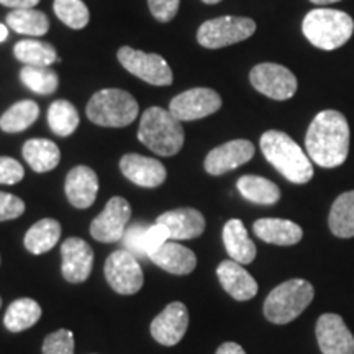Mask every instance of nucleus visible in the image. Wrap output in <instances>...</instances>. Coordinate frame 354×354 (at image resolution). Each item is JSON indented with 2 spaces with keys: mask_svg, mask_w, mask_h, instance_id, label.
Returning <instances> with one entry per match:
<instances>
[{
  "mask_svg": "<svg viewBox=\"0 0 354 354\" xmlns=\"http://www.w3.org/2000/svg\"><path fill=\"white\" fill-rule=\"evenodd\" d=\"M305 149L313 162L326 169L342 166L349 151V125L336 110H323L310 123Z\"/></svg>",
  "mask_w": 354,
  "mask_h": 354,
  "instance_id": "f257e3e1",
  "label": "nucleus"
},
{
  "mask_svg": "<svg viewBox=\"0 0 354 354\" xmlns=\"http://www.w3.org/2000/svg\"><path fill=\"white\" fill-rule=\"evenodd\" d=\"M261 151L276 169L294 184H307L313 177L312 159L287 133L269 130L261 136Z\"/></svg>",
  "mask_w": 354,
  "mask_h": 354,
  "instance_id": "f03ea898",
  "label": "nucleus"
},
{
  "mask_svg": "<svg viewBox=\"0 0 354 354\" xmlns=\"http://www.w3.org/2000/svg\"><path fill=\"white\" fill-rule=\"evenodd\" d=\"M138 140L159 156H174L183 149L184 128L169 110L149 107L141 115Z\"/></svg>",
  "mask_w": 354,
  "mask_h": 354,
  "instance_id": "7ed1b4c3",
  "label": "nucleus"
},
{
  "mask_svg": "<svg viewBox=\"0 0 354 354\" xmlns=\"http://www.w3.org/2000/svg\"><path fill=\"white\" fill-rule=\"evenodd\" d=\"M305 38L313 46L333 51L343 46L354 33V21L346 12L333 8H315L305 15L302 24Z\"/></svg>",
  "mask_w": 354,
  "mask_h": 354,
  "instance_id": "20e7f679",
  "label": "nucleus"
},
{
  "mask_svg": "<svg viewBox=\"0 0 354 354\" xmlns=\"http://www.w3.org/2000/svg\"><path fill=\"white\" fill-rule=\"evenodd\" d=\"M140 107L130 92L122 88H104L87 104L88 120L99 127L122 128L131 125L138 117Z\"/></svg>",
  "mask_w": 354,
  "mask_h": 354,
  "instance_id": "39448f33",
  "label": "nucleus"
},
{
  "mask_svg": "<svg viewBox=\"0 0 354 354\" xmlns=\"http://www.w3.org/2000/svg\"><path fill=\"white\" fill-rule=\"evenodd\" d=\"M313 286L304 279H290L277 286L264 302V315L276 325H286L295 320L312 304Z\"/></svg>",
  "mask_w": 354,
  "mask_h": 354,
  "instance_id": "423d86ee",
  "label": "nucleus"
},
{
  "mask_svg": "<svg viewBox=\"0 0 354 354\" xmlns=\"http://www.w3.org/2000/svg\"><path fill=\"white\" fill-rule=\"evenodd\" d=\"M254 32V20L246 19V17H218L201 25L197 32V41L203 48L218 50V48L245 41Z\"/></svg>",
  "mask_w": 354,
  "mask_h": 354,
  "instance_id": "0eeeda50",
  "label": "nucleus"
},
{
  "mask_svg": "<svg viewBox=\"0 0 354 354\" xmlns=\"http://www.w3.org/2000/svg\"><path fill=\"white\" fill-rule=\"evenodd\" d=\"M118 61L133 76L151 86H171L172 71L162 56L123 46L117 53Z\"/></svg>",
  "mask_w": 354,
  "mask_h": 354,
  "instance_id": "6e6552de",
  "label": "nucleus"
},
{
  "mask_svg": "<svg viewBox=\"0 0 354 354\" xmlns=\"http://www.w3.org/2000/svg\"><path fill=\"white\" fill-rule=\"evenodd\" d=\"M105 279L122 295H133L143 287V269L138 258L128 250H118L105 261Z\"/></svg>",
  "mask_w": 354,
  "mask_h": 354,
  "instance_id": "1a4fd4ad",
  "label": "nucleus"
},
{
  "mask_svg": "<svg viewBox=\"0 0 354 354\" xmlns=\"http://www.w3.org/2000/svg\"><path fill=\"white\" fill-rule=\"evenodd\" d=\"M250 81L256 91L274 100H287L297 92V77L290 69L276 63L254 66Z\"/></svg>",
  "mask_w": 354,
  "mask_h": 354,
  "instance_id": "9d476101",
  "label": "nucleus"
},
{
  "mask_svg": "<svg viewBox=\"0 0 354 354\" xmlns=\"http://www.w3.org/2000/svg\"><path fill=\"white\" fill-rule=\"evenodd\" d=\"M221 97L214 88L197 87L176 95L169 104V112L179 122H192L218 112Z\"/></svg>",
  "mask_w": 354,
  "mask_h": 354,
  "instance_id": "9b49d317",
  "label": "nucleus"
},
{
  "mask_svg": "<svg viewBox=\"0 0 354 354\" xmlns=\"http://www.w3.org/2000/svg\"><path fill=\"white\" fill-rule=\"evenodd\" d=\"M131 207L123 197H112L104 212L91 223L92 238L102 243H117L123 240L127 223L130 221Z\"/></svg>",
  "mask_w": 354,
  "mask_h": 354,
  "instance_id": "f8f14e48",
  "label": "nucleus"
},
{
  "mask_svg": "<svg viewBox=\"0 0 354 354\" xmlns=\"http://www.w3.org/2000/svg\"><path fill=\"white\" fill-rule=\"evenodd\" d=\"M315 333L323 354H354V336L336 313H323L317 322Z\"/></svg>",
  "mask_w": 354,
  "mask_h": 354,
  "instance_id": "ddd939ff",
  "label": "nucleus"
},
{
  "mask_svg": "<svg viewBox=\"0 0 354 354\" xmlns=\"http://www.w3.org/2000/svg\"><path fill=\"white\" fill-rule=\"evenodd\" d=\"M254 156V145L248 140H233L212 149L205 158V171L212 176H221L236 169Z\"/></svg>",
  "mask_w": 354,
  "mask_h": 354,
  "instance_id": "4468645a",
  "label": "nucleus"
},
{
  "mask_svg": "<svg viewBox=\"0 0 354 354\" xmlns=\"http://www.w3.org/2000/svg\"><path fill=\"white\" fill-rule=\"evenodd\" d=\"M189 326V312L183 302H172L151 323V335L159 344L174 346L184 338Z\"/></svg>",
  "mask_w": 354,
  "mask_h": 354,
  "instance_id": "2eb2a0df",
  "label": "nucleus"
},
{
  "mask_svg": "<svg viewBox=\"0 0 354 354\" xmlns=\"http://www.w3.org/2000/svg\"><path fill=\"white\" fill-rule=\"evenodd\" d=\"M63 276L71 284H81L91 276L94 266V251L81 238H69L61 246Z\"/></svg>",
  "mask_w": 354,
  "mask_h": 354,
  "instance_id": "dca6fc26",
  "label": "nucleus"
},
{
  "mask_svg": "<svg viewBox=\"0 0 354 354\" xmlns=\"http://www.w3.org/2000/svg\"><path fill=\"white\" fill-rule=\"evenodd\" d=\"M120 169L123 176L140 187H158L166 180L167 172L161 161L141 154H125L120 159Z\"/></svg>",
  "mask_w": 354,
  "mask_h": 354,
  "instance_id": "f3484780",
  "label": "nucleus"
},
{
  "mask_svg": "<svg viewBox=\"0 0 354 354\" xmlns=\"http://www.w3.org/2000/svg\"><path fill=\"white\" fill-rule=\"evenodd\" d=\"M156 223L165 225L169 232V240H192L205 232V218L196 209H177L159 215Z\"/></svg>",
  "mask_w": 354,
  "mask_h": 354,
  "instance_id": "a211bd4d",
  "label": "nucleus"
},
{
  "mask_svg": "<svg viewBox=\"0 0 354 354\" xmlns=\"http://www.w3.org/2000/svg\"><path fill=\"white\" fill-rule=\"evenodd\" d=\"M64 190L71 205H74L76 209H88L97 198L99 179L91 167L76 166L66 177Z\"/></svg>",
  "mask_w": 354,
  "mask_h": 354,
  "instance_id": "6ab92c4d",
  "label": "nucleus"
},
{
  "mask_svg": "<svg viewBox=\"0 0 354 354\" xmlns=\"http://www.w3.org/2000/svg\"><path fill=\"white\" fill-rule=\"evenodd\" d=\"M216 276H218V281L223 286V289L234 300L245 302V300L253 299L258 294V282L236 261H223L216 269Z\"/></svg>",
  "mask_w": 354,
  "mask_h": 354,
  "instance_id": "aec40b11",
  "label": "nucleus"
},
{
  "mask_svg": "<svg viewBox=\"0 0 354 354\" xmlns=\"http://www.w3.org/2000/svg\"><path fill=\"white\" fill-rule=\"evenodd\" d=\"M154 264L176 276H185L196 269L197 258L192 250L176 241H166L159 250L148 256Z\"/></svg>",
  "mask_w": 354,
  "mask_h": 354,
  "instance_id": "412c9836",
  "label": "nucleus"
},
{
  "mask_svg": "<svg viewBox=\"0 0 354 354\" xmlns=\"http://www.w3.org/2000/svg\"><path fill=\"white\" fill-rule=\"evenodd\" d=\"M256 236L266 243L279 246L297 245L302 240L304 230L297 223L282 218H261L253 225Z\"/></svg>",
  "mask_w": 354,
  "mask_h": 354,
  "instance_id": "4be33fe9",
  "label": "nucleus"
},
{
  "mask_svg": "<svg viewBox=\"0 0 354 354\" xmlns=\"http://www.w3.org/2000/svg\"><path fill=\"white\" fill-rule=\"evenodd\" d=\"M223 245L230 258L240 264H250L256 258V246L248 236V232L241 220L233 218L223 227Z\"/></svg>",
  "mask_w": 354,
  "mask_h": 354,
  "instance_id": "5701e85b",
  "label": "nucleus"
},
{
  "mask_svg": "<svg viewBox=\"0 0 354 354\" xmlns=\"http://www.w3.org/2000/svg\"><path fill=\"white\" fill-rule=\"evenodd\" d=\"M24 158L35 172H48L59 165L61 151L51 140L35 138L24 145Z\"/></svg>",
  "mask_w": 354,
  "mask_h": 354,
  "instance_id": "b1692460",
  "label": "nucleus"
},
{
  "mask_svg": "<svg viewBox=\"0 0 354 354\" xmlns=\"http://www.w3.org/2000/svg\"><path fill=\"white\" fill-rule=\"evenodd\" d=\"M61 238V225L55 218L37 221L25 234V248L33 254H43L53 250Z\"/></svg>",
  "mask_w": 354,
  "mask_h": 354,
  "instance_id": "393cba45",
  "label": "nucleus"
},
{
  "mask_svg": "<svg viewBox=\"0 0 354 354\" xmlns=\"http://www.w3.org/2000/svg\"><path fill=\"white\" fill-rule=\"evenodd\" d=\"M236 187L246 201L258 203V205H274L281 198V190L277 185L259 176L240 177Z\"/></svg>",
  "mask_w": 354,
  "mask_h": 354,
  "instance_id": "a878e982",
  "label": "nucleus"
},
{
  "mask_svg": "<svg viewBox=\"0 0 354 354\" xmlns=\"http://www.w3.org/2000/svg\"><path fill=\"white\" fill-rule=\"evenodd\" d=\"M328 225L335 236H354V190L342 194L333 202L328 216Z\"/></svg>",
  "mask_w": 354,
  "mask_h": 354,
  "instance_id": "bb28decb",
  "label": "nucleus"
},
{
  "mask_svg": "<svg viewBox=\"0 0 354 354\" xmlns=\"http://www.w3.org/2000/svg\"><path fill=\"white\" fill-rule=\"evenodd\" d=\"M41 317V307L33 299H19L8 305L3 325L12 333L32 328Z\"/></svg>",
  "mask_w": 354,
  "mask_h": 354,
  "instance_id": "cd10ccee",
  "label": "nucleus"
},
{
  "mask_svg": "<svg viewBox=\"0 0 354 354\" xmlns=\"http://www.w3.org/2000/svg\"><path fill=\"white\" fill-rule=\"evenodd\" d=\"M7 25L13 32L26 37H43L50 30V20L37 8H21L7 15Z\"/></svg>",
  "mask_w": 354,
  "mask_h": 354,
  "instance_id": "c85d7f7f",
  "label": "nucleus"
},
{
  "mask_svg": "<svg viewBox=\"0 0 354 354\" xmlns=\"http://www.w3.org/2000/svg\"><path fill=\"white\" fill-rule=\"evenodd\" d=\"M39 107L33 100H21L13 104L0 117V128L7 133H20L38 120Z\"/></svg>",
  "mask_w": 354,
  "mask_h": 354,
  "instance_id": "c756f323",
  "label": "nucleus"
},
{
  "mask_svg": "<svg viewBox=\"0 0 354 354\" xmlns=\"http://www.w3.org/2000/svg\"><path fill=\"white\" fill-rule=\"evenodd\" d=\"M13 55L25 66H50L57 61L55 48L38 39H21L13 48Z\"/></svg>",
  "mask_w": 354,
  "mask_h": 354,
  "instance_id": "7c9ffc66",
  "label": "nucleus"
},
{
  "mask_svg": "<svg viewBox=\"0 0 354 354\" xmlns=\"http://www.w3.org/2000/svg\"><path fill=\"white\" fill-rule=\"evenodd\" d=\"M20 81L25 87L39 95H50L59 86L57 74L50 66H24L20 71Z\"/></svg>",
  "mask_w": 354,
  "mask_h": 354,
  "instance_id": "2f4dec72",
  "label": "nucleus"
},
{
  "mask_svg": "<svg viewBox=\"0 0 354 354\" xmlns=\"http://www.w3.org/2000/svg\"><path fill=\"white\" fill-rule=\"evenodd\" d=\"M48 125L57 136H69L79 127V113L68 100L53 102L48 109Z\"/></svg>",
  "mask_w": 354,
  "mask_h": 354,
  "instance_id": "473e14b6",
  "label": "nucleus"
},
{
  "mask_svg": "<svg viewBox=\"0 0 354 354\" xmlns=\"http://www.w3.org/2000/svg\"><path fill=\"white\" fill-rule=\"evenodd\" d=\"M56 17L69 28L81 30L88 24V8L82 0H55Z\"/></svg>",
  "mask_w": 354,
  "mask_h": 354,
  "instance_id": "72a5a7b5",
  "label": "nucleus"
},
{
  "mask_svg": "<svg viewBox=\"0 0 354 354\" xmlns=\"http://www.w3.org/2000/svg\"><path fill=\"white\" fill-rule=\"evenodd\" d=\"M43 354H74V335L69 330L48 335L43 343Z\"/></svg>",
  "mask_w": 354,
  "mask_h": 354,
  "instance_id": "f704fd0d",
  "label": "nucleus"
},
{
  "mask_svg": "<svg viewBox=\"0 0 354 354\" xmlns=\"http://www.w3.org/2000/svg\"><path fill=\"white\" fill-rule=\"evenodd\" d=\"M166 241H169V232H167L165 225L154 223L151 227L146 228L145 240H143L146 258H148L151 253H154L156 250H159V248L165 245Z\"/></svg>",
  "mask_w": 354,
  "mask_h": 354,
  "instance_id": "c9c22d12",
  "label": "nucleus"
},
{
  "mask_svg": "<svg viewBox=\"0 0 354 354\" xmlns=\"http://www.w3.org/2000/svg\"><path fill=\"white\" fill-rule=\"evenodd\" d=\"M25 212V202L13 194L0 192V221L19 218Z\"/></svg>",
  "mask_w": 354,
  "mask_h": 354,
  "instance_id": "e433bc0d",
  "label": "nucleus"
},
{
  "mask_svg": "<svg viewBox=\"0 0 354 354\" xmlns=\"http://www.w3.org/2000/svg\"><path fill=\"white\" fill-rule=\"evenodd\" d=\"M25 176L24 166L15 159L0 156V184L13 185L20 183Z\"/></svg>",
  "mask_w": 354,
  "mask_h": 354,
  "instance_id": "4c0bfd02",
  "label": "nucleus"
},
{
  "mask_svg": "<svg viewBox=\"0 0 354 354\" xmlns=\"http://www.w3.org/2000/svg\"><path fill=\"white\" fill-rule=\"evenodd\" d=\"M148 227H143V225H133L125 232V236H123V245L131 254H135L136 258H146L145 253V232Z\"/></svg>",
  "mask_w": 354,
  "mask_h": 354,
  "instance_id": "58836bf2",
  "label": "nucleus"
},
{
  "mask_svg": "<svg viewBox=\"0 0 354 354\" xmlns=\"http://www.w3.org/2000/svg\"><path fill=\"white\" fill-rule=\"evenodd\" d=\"M179 3L180 0H148L149 12L161 24H166V21L174 19L177 10H179Z\"/></svg>",
  "mask_w": 354,
  "mask_h": 354,
  "instance_id": "ea45409f",
  "label": "nucleus"
},
{
  "mask_svg": "<svg viewBox=\"0 0 354 354\" xmlns=\"http://www.w3.org/2000/svg\"><path fill=\"white\" fill-rule=\"evenodd\" d=\"M0 3L13 8V10H21V8H35L39 0H0Z\"/></svg>",
  "mask_w": 354,
  "mask_h": 354,
  "instance_id": "a19ab883",
  "label": "nucleus"
},
{
  "mask_svg": "<svg viewBox=\"0 0 354 354\" xmlns=\"http://www.w3.org/2000/svg\"><path fill=\"white\" fill-rule=\"evenodd\" d=\"M215 354H246V353H245V349L240 346V344L228 342V343L221 344V346L216 349Z\"/></svg>",
  "mask_w": 354,
  "mask_h": 354,
  "instance_id": "79ce46f5",
  "label": "nucleus"
},
{
  "mask_svg": "<svg viewBox=\"0 0 354 354\" xmlns=\"http://www.w3.org/2000/svg\"><path fill=\"white\" fill-rule=\"evenodd\" d=\"M7 37H8V28H7V25L0 24V43L6 41Z\"/></svg>",
  "mask_w": 354,
  "mask_h": 354,
  "instance_id": "37998d69",
  "label": "nucleus"
},
{
  "mask_svg": "<svg viewBox=\"0 0 354 354\" xmlns=\"http://www.w3.org/2000/svg\"><path fill=\"white\" fill-rule=\"evenodd\" d=\"M310 2L315 3V6H328V3L339 2V0H310Z\"/></svg>",
  "mask_w": 354,
  "mask_h": 354,
  "instance_id": "c03bdc74",
  "label": "nucleus"
},
{
  "mask_svg": "<svg viewBox=\"0 0 354 354\" xmlns=\"http://www.w3.org/2000/svg\"><path fill=\"white\" fill-rule=\"evenodd\" d=\"M202 2L210 3V6H214V3H218V2H221V0H202Z\"/></svg>",
  "mask_w": 354,
  "mask_h": 354,
  "instance_id": "a18cd8bd",
  "label": "nucleus"
},
{
  "mask_svg": "<svg viewBox=\"0 0 354 354\" xmlns=\"http://www.w3.org/2000/svg\"><path fill=\"white\" fill-rule=\"evenodd\" d=\"M0 307H2V299H0Z\"/></svg>",
  "mask_w": 354,
  "mask_h": 354,
  "instance_id": "49530a36",
  "label": "nucleus"
}]
</instances>
